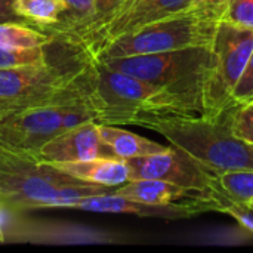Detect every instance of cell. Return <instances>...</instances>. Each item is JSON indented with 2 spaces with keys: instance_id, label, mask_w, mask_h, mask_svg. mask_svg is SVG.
I'll list each match as a JSON object with an SVG mask.
<instances>
[{
  "instance_id": "cell-21",
  "label": "cell",
  "mask_w": 253,
  "mask_h": 253,
  "mask_svg": "<svg viewBox=\"0 0 253 253\" xmlns=\"http://www.w3.org/2000/svg\"><path fill=\"white\" fill-rule=\"evenodd\" d=\"M231 99L236 105H243L253 99V50L239 83L233 90Z\"/></svg>"
},
{
  "instance_id": "cell-18",
  "label": "cell",
  "mask_w": 253,
  "mask_h": 253,
  "mask_svg": "<svg viewBox=\"0 0 253 253\" xmlns=\"http://www.w3.org/2000/svg\"><path fill=\"white\" fill-rule=\"evenodd\" d=\"M44 47H4L0 46V68L19 67L46 61Z\"/></svg>"
},
{
  "instance_id": "cell-19",
  "label": "cell",
  "mask_w": 253,
  "mask_h": 253,
  "mask_svg": "<svg viewBox=\"0 0 253 253\" xmlns=\"http://www.w3.org/2000/svg\"><path fill=\"white\" fill-rule=\"evenodd\" d=\"M221 21L253 30V0H225Z\"/></svg>"
},
{
  "instance_id": "cell-1",
  "label": "cell",
  "mask_w": 253,
  "mask_h": 253,
  "mask_svg": "<svg viewBox=\"0 0 253 253\" xmlns=\"http://www.w3.org/2000/svg\"><path fill=\"white\" fill-rule=\"evenodd\" d=\"M77 82L101 125H135L145 116H193L168 90L113 70L102 61L80 64Z\"/></svg>"
},
{
  "instance_id": "cell-5",
  "label": "cell",
  "mask_w": 253,
  "mask_h": 253,
  "mask_svg": "<svg viewBox=\"0 0 253 253\" xmlns=\"http://www.w3.org/2000/svg\"><path fill=\"white\" fill-rule=\"evenodd\" d=\"M89 120H95V114L76 74L71 87L61 98L0 116V147L37 159L46 142Z\"/></svg>"
},
{
  "instance_id": "cell-11",
  "label": "cell",
  "mask_w": 253,
  "mask_h": 253,
  "mask_svg": "<svg viewBox=\"0 0 253 253\" xmlns=\"http://www.w3.org/2000/svg\"><path fill=\"white\" fill-rule=\"evenodd\" d=\"M99 156L113 154L99 138L98 122L89 120L59 133L46 142L39 151L37 160L44 163H62L89 160Z\"/></svg>"
},
{
  "instance_id": "cell-20",
  "label": "cell",
  "mask_w": 253,
  "mask_h": 253,
  "mask_svg": "<svg viewBox=\"0 0 253 253\" xmlns=\"http://www.w3.org/2000/svg\"><path fill=\"white\" fill-rule=\"evenodd\" d=\"M231 127L237 138L253 147V101L236 107L231 119Z\"/></svg>"
},
{
  "instance_id": "cell-4",
  "label": "cell",
  "mask_w": 253,
  "mask_h": 253,
  "mask_svg": "<svg viewBox=\"0 0 253 253\" xmlns=\"http://www.w3.org/2000/svg\"><path fill=\"white\" fill-rule=\"evenodd\" d=\"M98 61L168 90L188 114H205V90L215 68L212 47H187Z\"/></svg>"
},
{
  "instance_id": "cell-16",
  "label": "cell",
  "mask_w": 253,
  "mask_h": 253,
  "mask_svg": "<svg viewBox=\"0 0 253 253\" xmlns=\"http://www.w3.org/2000/svg\"><path fill=\"white\" fill-rule=\"evenodd\" d=\"M52 36L40 28H34L30 22L7 21L0 22V46L4 47H46L52 43Z\"/></svg>"
},
{
  "instance_id": "cell-12",
  "label": "cell",
  "mask_w": 253,
  "mask_h": 253,
  "mask_svg": "<svg viewBox=\"0 0 253 253\" xmlns=\"http://www.w3.org/2000/svg\"><path fill=\"white\" fill-rule=\"evenodd\" d=\"M62 173H67L79 181L87 184H96L104 187H120L126 184L129 178V166L126 160L114 156H99L89 160L49 163Z\"/></svg>"
},
{
  "instance_id": "cell-10",
  "label": "cell",
  "mask_w": 253,
  "mask_h": 253,
  "mask_svg": "<svg viewBox=\"0 0 253 253\" xmlns=\"http://www.w3.org/2000/svg\"><path fill=\"white\" fill-rule=\"evenodd\" d=\"M74 209L95 212V213H125L136 215L141 218H162V219H188L206 212H213V200L211 191L197 200L169 205V206H154L141 202H135L119 196L113 191L83 197Z\"/></svg>"
},
{
  "instance_id": "cell-7",
  "label": "cell",
  "mask_w": 253,
  "mask_h": 253,
  "mask_svg": "<svg viewBox=\"0 0 253 253\" xmlns=\"http://www.w3.org/2000/svg\"><path fill=\"white\" fill-rule=\"evenodd\" d=\"M79 67L55 65L46 59L0 68V116L61 98L71 87Z\"/></svg>"
},
{
  "instance_id": "cell-25",
  "label": "cell",
  "mask_w": 253,
  "mask_h": 253,
  "mask_svg": "<svg viewBox=\"0 0 253 253\" xmlns=\"http://www.w3.org/2000/svg\"><path fill=\"white\" fill-rule=\"evenodd\" d=\"M119 1H120V0H96V3H98V12H96V13L105 12V10L111 9V7L116 6Z\"/></svg>"
},
{
  "instance_id": "cell-22",
  "label": "cell",
  "mask_w": 253,
  "mask_h": 253,
  "mask_svg": "<svg viewBox=\"0 0 253 253\" xmlns=\"http://www.w3.org/2000/svg\"><path fill=\"white\" fill-rule=\"evenodd\" d=\"M225 0H191V7L206 13L216 15L221 21V12Z\"/></svg>"
},
{
  "instance_id": "cell-9",
  "label": "cell",
  "mask_w": 253,
  "mask_h": 253,
  "mask_svg": "<svg viewBox=\"0 0 253 253\" xmlns=\"http://www.w3.org/2000/svg\"><path fill=\"white\" fill-rule=\"evenodd\" d=\"M126 163L130 179H162L202 193H209L215 182V173L172 145L162 153L129 159Z\"/></svg>"
},
{
  "instance_id": "cell-2",
  "label": "cell",
  "mask_w": 253,
  "mask_h": 253,
  "mask_svg": "<svg viewBox=\"0 0 253 253\" xmlns=\"http://www.w3.org/2000/svg\"><path fill=\"white\" fill-rule=\"evenodd\" d=\"M237 105L218 116H145L135 125L165 136L212 173L253 169V147L237 138L231 127Z\"/></svg>"
},
{
  "instance_id": "cell-14",
  "label": "cell",
  "mask_w": 253,
  "mask_h": 253,
  "mask_svg": "<svg viewBox=\"0 0 253 253\" xmlns=\"http://www.w3.org/2000/svg\"><path fill=\"white\" fill-rule=\"evenodd\" d=\"M98 132L102 144L111 151V154L123 160L162 153L169 148V145H163L133 132L120 129L116 125L98 123Z\"/></svg>"
},
{
  "instance_id": "cell-15",
  "label": "cell",
  "mask_w": 253,
  "mask_h": 253,
  "mask_svg": "<svg viewBox=\"0 0 253 253\" xmlns=\"http://www.w3.org/2000/svg\"><path fill=\"white\" fill-rule=\"evenodd\" d=\"M13 12L25 22L47 28L70 12L65 0H12Z\"/></svg>"
},
{
  "instance_id": "cell-23",
  "label": "cell",
  "mask_w": 253,
  "mask_h": 253,
  "mask_svg": "<svg viewBox=\"0 0 253 253\" xmlns=\"http://www.w3.org/2000/svg\"><path fill=\"white\" fill-rule=\"evenodd\" d=\"M7 21H22V19L13 12L12 0H0V22H7Z\"/></svg>"
},
{
  "instance_id": "cell-17",
  "label": "cell",
  "mask_w": 253,
  "mask_h": 253,
  "mask_svg": "<svg viewBox=\"0 0 253 253\" xmlns=\"http://www.w3.org/2000/svg\"><path fill=\"white\" fill-rule=\"evenodd\" d=\"M212 190L221 193L228 200L248 203L253 199V169L233 170L215 175Z\"/></svg>"
},
{
  "instance_id": "cell-13",
  "label": "cell",
  "mask_w": 253,
  "mask_h": 253,
  "mask_svg": "<svg viewBox=\"0 0 253 253\" xmlns=\"http://www.w3.org/2000/svg\"><path fill=\"white\" fill-rule=\"evenodd\" d=\"M113 193L123 196L126 199L154 205V206H169L188 203L205 197L208 193L190 190L162 179H130L126 184L113 190Z\"/></svg>"
},
{
  "instance_id": "cell-27",
  "label": "cell",
  "mask_w": 253,
  "mask_h": 253,
  "mask_svg": "<svg viewBox=\"0 0 253 253\" xmlns=\"http://www.w3.org/2000/svg\"><path fill=\"white\" fill-rule=\"evenodd\" d=\"M252 101H253V99H252Z\"/></svg>"
},
{
  "instance_id": "cell-8",
  "label": "cell",
  "mask_w": 253,
  "mask_h": 253,
  "mask_svg": "<svg viewBox=\"0 0 253 253\" xmlns=\"http://www.w3.org/2000/svg\"><path fill=\"white\" fill-rule=\"evenodd\" d=\"M215 68L205 90V114L218 116L234 107L233 90L253 50V30L219 21L212 43Z\"/></svg>"
},
{
  "instance_id": "cell-26",
  "label": "cell",
  "mask_w": 253,
  "mask_h": 253,
  "mask_svg": "<svg viewBox=\"0 0 253 253\" xmlns=\"http://www.w3.org/2000/svg\"><path fill=\"white\" fill-rule=\"evenodd\" d=\"M246 205H249V206H251V208L253 209V199H251V200H249V202H248Z\"/></svg>"
},
{
  "instance_id": "cell-3",
  "label": "cell",
  "mask_w": 253,
  "mask_h": 253,
  "mask_svg": "<svg viewBox=\"0 0 253 253\" xmlns=\"http://www.w3.org/2000/svg\"><path fill=\"white\" fill-rule=\"evenodd\" d=\"M110 191V187L79 181L36 157L0 147V200L10 212L74 209L83 197Z\"/></svg>"
},
{
  "instance_id": "cell-6",
  "label": "cell",
  "mask_w": 253,
  "mask_h": 253,
  "mask_svg": "<svg viewBox=\"0 0 253 253\" xmlns=\"http://www.w3.org/2000/svg\"><path fill=\"white\" fill-rule=\"evenodd\" d=\"M218 24L219 18L216 15L190 9L116 39L93 61L187 47H212Z\"/></svg>"
},
{
  "instance_id": "cell-24",
  "label": "cell",
  "mask_w": 253,
  "mask_h": 253,
  "mask_svg": "<svg viewBox=\"0 0 253 253\" xmlns=\"http://www.w3.org/2000/svg\"><path fill=\"white\" fill-rule=\"evenodd\" d=\"M7 212H10L7 208H6V205L0 200V243L1 242H4V239H6V236H4V231H6V215H7Z\"/></svg>"
}]
</instances>
